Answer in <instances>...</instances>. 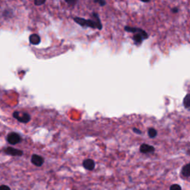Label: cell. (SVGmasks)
Listing matches in <instances>:
<instances>
[{"mask_svg": "<svg viewBox=\"0 0 190 190\" xmlns=\"http://www.w3.org/2000/svg\"><path fill=\"white\" fill-rule=\"evenodd\" d=\"M92 16L95 19H86L84 18L78 17V16H75V17L73 18V19L75 23L80 25L81 27H91V28L93 29L97 28L99 31L102 30L103 25L100 19H99L98 14L96 12H93L92 13Z\"/></svg>", "mask_w": 190, "mask_h": 190, "instance_id": "1", "label": "cell"}, {"mask_svg": "<svg viewBox=\"0 0 190 190\" xmlns=\"http://www.w3.org/2000/svg\"><path fill=\"white\" fill-rule=\"evenodd\" d=\"M13 117L23 123H27L31 120V115L27 112H20L16 111L13 113Z\"/></svg>", "mask_w": 190, "mask_h": 190, "instance_id": "2", "label": "cell"}, {"mask_svg": "<svg viewBox=\"0 0 190 190\" xmlns=\"http://www.w3.org/2000/svg\"><path fill=\"white\" fill-rule=\"evenodd\" d=\"M7 141L11 145H16L22 141V137L19 134L16 132H11L7 136Z\"/></svg>", "mask_w": 190, "mask_h": 190, "instance_id": "3", "label": "cell"}, {"mask_svg": "<svg viewBox=\"0 0 190 190\" xmlns=\"http://www.w3.org/2000/svg\"><path fill=\"white\" fill-rule=\"evenodd\" d=\"M31 161L34 166H36V167H40L43 165L44 162H45V159H44L43 157L34 154L31 156Z\"/></svg>", "mask_w": 190, "mask_h": 190, "instance_id": "4", "label": "cell"}, {"mask_svg": "<svg viewBox=\"0 0 190 190\" xmlns=\"http://www.w3.org/2000/svg\"><path fill=\"white\" fill-rule=\"evenodd\" d=\"M125 31L129 33H133V34H141L145 36H149V34H147L146 31H145L143 29L139 28V27H131V26H125L124 27Z\"/></svg>", "mask_w": 190, "mask_h": 190, "instance_id": "5", "label": "cell"}, {"mask_svg": "<svg viewBox=\"0 0 190 190\" xmlns=\"http://www.w3.org/2000/svg\"><path fill=\"white\" fill-rule=\"evenodd\" d=\"M4 152L5 154L11 156H22L23 154V151L18 149L13 148V147H7Z\"/></svg>", "mask_w": 190, "mask_h": 190, "instance_id": "6", "label": "cell"}, {"mask_svg": "<svg viewBox=\"0 0 190 190\" xmlns=\"http://www.w3.org/2000/svg\"><path fill=\"white\" fill-rule=\"evenodd\" d=\"M155 151L154 146H152L146 144V143H143L140 146V152L143 154H149V153H153Z\"/></svg>", "mask_w": 190, "mask_h": 190, "instance_id": "7", "label": "cell"}, {"mask_svg": "<svg viewBox=\"0 0 190 190\" xmlns=\"http://www.w3.org/2000/svg\"><path fill=\"white\" fill-rule=\"evenodd\" d=\"M82 167H83L86 170L92 171L95 168V162L92 159H86L82 162Z\"/></svg>", "mask_w": 190, "mask_h": 190, "instance_id": "8", "label": "cell"}, {"mask_svg": "<svg viewBox=\"0 0 190 190\" xmlns=\"http://www.w3.org/2000/svg\"><path fill=\"white\" fill-rule=\"evenodd\" d=\"M29 42H30V43L32 44V45H39V44L40 43V42H41V38H40V36H39L38 34H33L29 36Z\"/></svg>", "mask_w": 190, "mask_h": 190, "instance_id": "9", "label": "cell"}, {"mask_svg": "<svg viewBox=\"0 0 190 190\" xmlns=\"http://www.w3.org/2000/svg\"><path fill=\"white\" fill-rule=\"evenodd\" d=\"M181 175L185 178H189L190 176V164L187 163L181 169Z\"/></svg>", "mask_w": 190, "mask_h": 190, "instance_id": "10", "label": "cell"}, {"mask_svg": "<svg viewBox=\"0 0 190 190\" xmlns=\"http://www.w3.org/2000/svg\"><path fill=\"white\" fill-rule=\"evenodd\" d=\"M183 105H184V108L186 109L189 110L190 108V95L189 94H187L185 96V97L184 98V100H183Z\"/></svg>", "mask_w": 190, "mask_h": 190, "instance_id": "11", "label": "cell"}, {"mask_svg": "<svg viewBox=\"0 0 190 190\" xmlns=\"http://www.w3.org/2000/svg\"><path fill=\"white\" fill-rule=\"evenodd\" d=\"M148 135L149 137L153 139L158 136V131L154 128H149L148 129Z\"/></svg>", "mask_w": 190, "mask_h": 190, "instance_id": "12", "label": "cell"}, {"mask_svg": "<svg viewBox=\"0 0 190 190\" xmlns=\"http://www.w3.org/2000/svg\"><path fill=\"white\" fill-rule=\"evenodd\" d=\"M169 190H182L181 187H180V185H178V184H172L170 186V189Z\"/></svg>", "mask_w": 190, "mask_h": 190, "instance_id": "13", "label": "cell"}, {"mask_svg": "<svg viewBox=\"0 0 190 190\" xmlns=\"http://www.w3.org/2000/svg\"><path fill=\"white\" fill-rule=\"evenodd\" d=\"M94 2L97 3V4L99 5V6H105L106 5V2L104 1V0H94Z\"/></svg>", "mask_w": 190, "mask_h": 190, "instance_id": "14", "label": "cell"}, {"mask_svg": "<svg viewBox=\"0 0 190 190\" xmlns=\"http://www.w3.org/2000/svg\"><path fill=\"white\" fill-rule=\"evenodd\" d=\"M46 2L45 0H35L34 1V5L36 6H40V5H44Z\"/></svg>", "mask_w": 190, "mask_h": 190, "instance_id": "15", "label": "cell"}, {"mask_svg": "<svg viewBox=\"0 0 190 190\" xmlns=\"http://www.w3.org/2000/svg\"><path fill=\"white\" fill-rule=\"evenodd\" d=\"M132 130H133V132H134L135 134H139V135H141V134H142V131L140 130L139 129L133 128V129H132Z\"/></svg>", "mask_w": 190, "mask_h": 190, "instance_id": "16", "label": "cell"}, {"mask_svg": "<svg viewBox=\"0 0 190 190\" xmlns=\"http://www.w3.org/2000/svg\"><path fill=\"white\" fill-rule=\"evenodd\" d=\"M0 190H11V188L7 185L0 186Z\"/></svg>", "mask_w": 190, "mask_h": 190, "instance_id": "17", "label": "cell"}, {"mask_svg": "<svg viewBox=\"0 0 190 190\" xmlns=\"http://www.w3.org/2000/svg\"><path fill=\"white\" fill-rule=\"evenodd\" d=\"M65 2L67 3V4H69V5H74L76 4L77 1H76V0H74V1H69V0H66Z\"/></svg>", "mask_w": 190, "mask_h": 190, "instance_id": "18", "label": "cell"}, {"mask_svg": "<svg viewBox=\"0 0 190 190\" xmlns=\"http://www.w3.org/2000/svg\"><path fill=\"white\" fill-rule=\"evenodd\" d=\"M171 11V12L174 13V14H177V13H178L179 11V9L178 8H173Z\"/></svg>", "mask_w": 190, "mask_h": 190, "instance_id": "19", "label": "cell"}]
</instances>
